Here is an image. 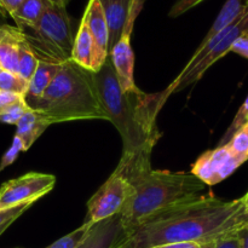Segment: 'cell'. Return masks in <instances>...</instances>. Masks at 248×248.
I'll use <instances>...</instances> for the list:
<instances>
[{
	"label": "cell",
	"instance_id": "18",
	"mask_svg": "<svg viewBox=\"0 0 248 248\" xmlns=\"http://www.w3.org/2000/svg\"><path fill=\"white\" fill-rule=\"evenodd\" d=\"M72 61L77 64L91 70L93 68V41H92L86 23L81 19L79 29L74 38Z\"/></svg>",
	"mask_w": 248,
	"mask_h": 248
},
{
	"label": "cell",
	"instance_id": "25",
	"mask_svg": "<svg viewBox=\"0 0 248 248\" xmlns=\"http://www.w3.org/2000/svg\"><path fill=\"white\" fill-rule=\"evenodd\" d=\"M246 123H248V96L247 98L245 99L241 108H240L239 111L236 113V115H235L234 120L232 121V124H230V126L228 127V130L225 131V133L223 135L222 140H219V145L227 144V143L229 142L230 138L232 137V135Z\"/></svg>",
	"mask_w": 248,
	"mask_h": 248
},
{
	"label": "cell",
	"instance_id": "3",
	"mask_svg": "<svg viewBox=\"0 0 248 248\" xmlns=\"http://www.w3.org/2000/svg\"><path fill=\"white\" fill-rule=\"evenodd\" d=\"M123 174L132 186V193L120 212L124 232L156 213L201 195L206 186L194 174L153 170L152 165L136 167Z\"/></svg>",
	"mask_w": 248,
	"mask_h": 248
},
{
	"label": "cell",
	"instance_id": "36",
	"mask_svg": "<svg viewBox=\"0 0 248 248\" xmlns=\"http://www.w3.org/2000/svg\"><path fill=\"white\" fill-rule=\"evenodd\" d=\"M241 199H242V202H244L245 207H246V210L248 211V193L244 196V198H241Z\"/></svg>",
	"mask_w": 248,
	"mask_h": 248
},
{
	"label": "cell",
	"instance_id": "17",
	"mask_svg": "<svg viewBox=\"0 0 248 248\" xmlns=\"http://www.w3.org/2000/svg\"><path fill=\"white\" fill-rule=\"evenodd\" d=\"M248 10V6L246 5L245 0H227L225 4L223 5L222 10L218 14L217 18L215 19L213 24L211 26L210 31H207V34L205 35L203 40L201 41V44L199 46L205 45L207 41H210L213 36L217 35L218 33L223 31V29L227 28L228 26L232 23L236 18H239L244 12H246Z\"/></svg>",
	"mask_w": 248,
	"mask_h": 248
},
{
	"label": "cell",
	"instance_id": "10",
	"mask_svg": "<svg viewBox=\"0 0 248 248\" xmlns=\"http://www.w3.org/2000/svg\"><path fill=\"white\" fill-rule=\"evenodd\" d=\"M246 160L235 155L227 144L205 152L191 167V174L205 186H216L224 181Z\"/></svg>",
	"mask_w": 248,
	"mask_h": 248
},
{
	"label": "cell",
	"instance_id": "27",
	"mask_svg": "<svg viewBox=\"0 0 248 248\" xmlns=\"http://www.w3.org/2000/svg\"><path fill=\"white\" fill-rule=\"evenodd\" d=\"M29 207H31V205H24L16 208H11V210L0 211V228L4 227V225H11L12 223H14L19 216L23 215Z\"/></svg>",
	"mask_w": 248,
	"mask_h": 248
},
{
	"label": "cell",
	"instance_id": "1",
	"mask_svg": "<svg viewBox=\"0 0 248 248\" xmlns=\"http://www.w3.org/2000/svg\"><path fill=\"white\" fill-rule=\"evenodd\" d=\"M248 225L242 199L225 200L199 195L145 219L124 232L113 248H152L173 242L217 241Z\"/></svg>",
	"mask_w": 248,
	"mask_h": 248
},
{
	"label": "cell",
	"instance_id": "15",
	"mask_svg": "<svg viewBox=\"0 0 248 248\" xmlns=\"http://www.w3.org/2000/svg\"><path fill=\"white\" fill-rule=\"evenodd\" d=\"M99 1L108 23L109 51H110L120 36L132 0H99Z\"/></svg>",
	"mask_w": 248,
	"mask_h": 248
},
{
	"label": "cell",
	"instance_id": "8",
	"mask_svg": "<svg viewBox=\"0 0 248 248\" xmlns=\"http://www.w3.org/2000/svg\"><path fill=\"white\" fill-rule=\"evenodd\" d=\"M143 6L144 0H132L120 36L113 48L109 51V58L113 63L123 91H132L137 89L135 82V53L131 46V36L135 28L136 19L142 11Z\"/></svg>",
	"mask_w": 248,
	"mask_h": 248
},
{
	"label": "cell",
	"instance_id": "20",
	"mask_svg": "<svg viewBox=\"0 0 248 248\" xmlns=\"http://www.w3.org/2000/svg\"><path fill=\"white\" fill-rule=\"evenodd\" d=\"M38 58L35 57L33 51L31 50L29 45L27 44L26 38H24V40L19 45L18 70H17V74L21 78H23L24 80L29 81L31 79V77H33L36 67H38Z\"/></svg>",
	"mask_w": 248,
	"mask_h": 248
},
{
	"label": "cell",
	"instance_id": "12",
	"mask_svg": "<svg viewBox=\"0 0 248 248\" xmlns=\"http://www.w3.org/2000/svg\"><path fill=\"white\" fill-rule=\"evenodd\" d=\"M123 234L120 213L94 223L77 248H113Z\"/></svg>",
	"mask_w": 248,
	"mask_h": 248
},
{
	"label": "cell",
	"instance_id": "13",
	"mask_svg": "<svg viewBox=\"0 0 248 248\" xmlns=\"http://www.w3.org/2000/svg\"><path fill=\"white\" fill-rule=\"evenodd\" d=\"M24 40V31L9 24L0 26V65L2 70L16 73L18 70L19 45Z\"/></svg>",
	"mask_w": 248,
	"mask_h": 248
},
{
	"label": "cell",
	"instance_id": "33",
	"mask_svg": "<svg viewBox=\"0 0 248 248\" xmlns=\"http://www.w3.org/2000/svg\"><path fill=\"white\" fill-rule=\"evenodd\" d=\"M237 239H239L240 248H248V225L237 232Z\"/></svg>",
	"mask_w": 248,
	"mask_h": 248
},
{
	"label": "cell",
	"instance_id": "26",
	"mask_svg": "<svg viewBox=\"0 0 248 248\" xmlns=\"http://www.w3.org/2000/svg\"><path fill=\"white\" fill-rule=\"evenodd\" d=\"M21 152H23V143H22V140L15 135L11 147L5 152L1 160H0V173H1V171H4L6 167H9L10 165L14 164L15 160L18 157L19 153Z\"/></svg>",
	"mask_w": 248,
	"mask_h": 248
},
{
	"label": "cell",
	"instance_id": "34",
	"mask_svg": "<svg viewBox=\"0 0 248 248\" xmlns=\"http://www.w3.org/2000/svg\"><path fill=\"white\" fill-rule=\"evenodd\" d=\"M50 4L56 5V6H62V7H67V5L69 4L70 0H48Z\"/></svg>",
	"mask_w": 248,
	"mask_h": 248
},
{
	"label": "cell",
	"instance_id": "11",
	"mask_svg": "<svg viewBox=\"0 0 248 248\" xmlns=\"http://www.w3.org/2000/svg\"><path fill=\"white\" fill-rule=\"evenodd\" d=\"M82 21L86 23L92 41H93V68L98 72L109 55V29L104 11L99 0H89Z\"/></svg>",
	"mask_w": 248,
	"mask_h": 248
},
{
	"label": "cell",
	"instance_id": "31",
	"mask_svg": "<svg viewBox=\"0 0 248 248\" xmlns=\"http://www.w3.org/2000/svg\"><path fill=\"white\" fill-rule=\"evenodd\" d=\"M230 51L237 53V55H241L242 57L248 60V36H241V38L237 39L234 45L232 46Z\"/></svg>",
	"mask_w": 248,
	"mask_h": 248
},
{
	"label": "cell",
	"instance_id": "30",
	"mask_svg": "<svg viewBox=\"0 0 248 248\" xmlns=\"http://www.w3.org/2000/svg\"><path fill=\"white\" fill-rule=\"evenodd\" d=\"M216 248H240L237 232L236 234L228 235V236L217 240L216 241Z\"/></svg>",
	"mask_w": 248,
	"mask_h": 248
},
{
	"label": "cell",
	"instance_id": "6",
	"mask_svg": "<svg viewBox=\"0 0 248 248\" xmlns=\"http://www.w3.org/2000/svg\"><path fill=\"white\" fill-rule=\"evenodd\" d=\"M241 36H248V10L205 45L199 46L178 77L159 93L161 106L164 107L170 96L199 81L218 60L230 52L232 46Z\"/></svg>",
	"mask_w": 248,
	"mask_h": 248
},
{
	"label": "cell",
	"instance_id": "5",
	"mask_svg": "<svg viewBox=\"0 0 248 248\" xmlns=\"http://www.w3.org/2000/svg\"><path fill=\"white\" fill-rule=\"evenodd\" d=\"M23 31L27 44L40 62L61 65L72 60L75 36L67 7L48 5L36 26Z\"/></svg>",
	"mask_w": 248,
	"mask_h": 248
},
{
	"label": "cell",
	"instance_id": "29",
	"mask_svg": "<svg viewBox=\"0 0 248 248\" xmlns=\"http://www.w3.org/2000/svg\"><path fill=\"white\" fill-rule=\"evenodd\" d=\"M23 97L19 96L17 93H12V92L7 91H0V110L7 108L11 104L16 103L19 99H22Z\"/></svg>",
	"mask_w": 248,
	"mask_h": 248
},
{
	"label": "cell",
	"instance_id": "16",
	"mask_svg": "<svg viewBox=\"0 0 248 248\" xmlns=\"http://www.w3.org/2000/svg\"><path fill=\"white\" fill-rule=\"evenodd\" d=\"M58 68H60V65L57 64L40 62L39 61L38 67H36L31 79L29 80L27 93L23 97L29 108L33 109L36 106V103L40 101L43 94L45 93L46 89H47L48 85L51 84L52 79L55 78Z\"/></svg>",
	"mask_w": 248,
	"mask_h": 248
},
{
	"label": "cell",
	"instance_id": "7",
	"mask_svg": "<svg viewBox=\"0 0 248 248\" xmlns=\"http://www.w3.org/2000/svg\"><path fill=\"white\" fill-rule=\"evenodd\" d=\"M131 193V184L120 170L115 169L87 202V215L84 223L94 224L120 213Z\"/></svg>",
	"mask_w": 248,
	"mask_h": 248
},
{
	"label": "cell",
	"instance_id": "4",
	"mask_svg": "<svg viewBox=\"0 0 248 248\" xmlns=\"http://www.w3.org/2000/svg\"><path fill=\"white\" fill-rule=\"evenodd\" d=\"M31 110L51 124L75 120H108L94 82V73L74 61L60 65L55 78Z\"/></svg>",
	"mask_w": 248,
	"mask_h": 248
},
{
	"label": "cell",
	"instance_id": "24",
	"mask_svg": "<svg viewBox=\"0 0 248 248\" xmlns=\"http://www.w3.org/2000/svg\"><path fill=\"white\" fill-rule=\"evenodd\" d=\"M28 104L26 103L24 98L19 99L16 103L11 104L7 108L0 110V123L7 124V125H17L19 119L29 110Z\"/></svg>",
	"mask_w": 248,
	"mask_h": 248
},
{
	"label": "cell",
	"instance_id": "2",
	"mask_svg": "<svg viewBox=\"0 0 248 248\" xmlns=\"http://www.w3.org/2000/svg\"><path fill=\"white\" fill-rule=\"evenodd\" d=\"M99 99L123 140V156L118 165L121 172L150 165L153 149L161 137L157 114L162 109L160 94H149L140 89L123 91L110 58L94 73Z\"/></svg>",
	"mask_w": 248,
	"mask_h": 248
},
{
	"label": "cell",
	"instance_id": "23",
	"mask_svg": "<svg viewBox=\"0 0 248 248\" xmlns=\"http://www.w3.org/2000/svg\"><path fill=\"white\" fill-rule=\"evenodd\" d=\"M229 149L237 156L248 160V123L239 128L227 143Z\"/></svg>",
	"mask_w": 248,
	"mask_h": 248
},
{
	"label": "cell",
	"instance_id": "35",
	"mask_svg": "<svg viewBox=\"0 0 248 248\" xmlns=\"http://www.w3.org/2000/svg\"><path fill=\"white\" fill-rule=\"evenodd\" d=\"M200 248H216V241L207 242V244H202Z\"/></svg>",
	"mask_w": 248,
	"mask_h": 248
},
{
	"label": "cell",
	"instance_id": "37",
	"mask_svg": "<svg viewBox=\"0 0 248 248\" xmlns=\"http://www.w3.org/2000/svg\"><path fill=\"white\" fill-rule=\"evenodd\" d=\"M9 227H10V225H4V227L0 228V236H1V235L4 234V232H5V230H6Z\"/></svg>",
	"mask_w": 248,
	"mask_h": 248
},
{
	"label": "cell",
	"instance_id": "22",
	"mask_svg": "<svg viewBox=\"0 0 248 248\" xmlns=\"http://www.w3.org/2000/svg\"><path fill=\"white\" fill-rule=\"evenodd\" d=\"M92 225L93 224H90V223H82V225H80L78 229L73 230L68 235L61 237L46 248H77L80 242L85 239Z\"/></svg>",
	"mask_w": 248,
	"mask_h": 248
},
{
	"label": "cell",
	"instance_id": "19",
	"mask_svg": "<svg viewBox=\"0 0 248 248\" xmlns=\"http://www.w3.org/2000/svg\"><path fill=\"white\" fill-rule=\"evenodd\" d=\"M48 5V0H23L11 17L19 29H31L36 26Z\"/></svg>",
	"mask_w": 248,
	"mask_h": 248
},
{
	"label": "cell",
	"instance_id": "21",
	"mask_svg": "<svg viewBox=\"0 0 248 248\" xmlns=\"http://www.w3.org/2000/svg\"><path fill=\"white\" fill-rule=\"evenodd\" d=\"M29 81L24 80L16 73L1 70L0 72V91L12 92L24 97L28 90Z\"/></svg>",
	"mask_w": 248,
	"mask_h": 248
},
{
	"label": "cell",
	"instance_id": "32",
	"mask_svg": "<svg viewBox=\"0 0 248 248\" xmlns=\"http://www.w3.org/2000/svg\"><path fill=\"white\" fill-rule=\"evenodd\" d=\"M201 244L198 242H173V244H165L154 246L152 248H200Z\"/></svg>",
	"mask_w": 248,
	"mask_h": 248
},
{
	"label": "cell",
	"instance_id": "9",
	"mask_svg": "<svg viewBox=\"0 0 248 248\" xmlns=\"http://www.w3.org/2000/svg\"><path fill=\"white\" fill-rule=\"evenodd\" d=\"M55 184V176L36 172L5 182L0 186V211L24 205L31 206L36 200L50 193Z\"/></svg>",
	"mask_w": 248,
	"mask_h": 248
},
{
	"label": "cell",
	"instance_id": "28",
	"mask_svg": "<svg viewBox=\"0 0 248 248\" xmlns=\"http://www.w3.org/2000/svg\"><path fill=\"white\" fill-rule=\"evenodd\" d=\"M201 1H203V0H177L173 4V6L171 7V10H170L169 16L171 18H176V17L182 16L186 11H189L190 9L195 7L196 5L200 4Z\"/></svg>",
	"mask_w": 248,
	"mask_h": 248
},
{
	"label": "cell",
	"instance_id": "14",
	"mask_svg": "<svg viewBox=\"0 0 248 248\" xmlns=\"http://www.w3.org/2000/svg\"><path fill=\"white\" fill-rule=\"evenodd\" d=\"M51 125L52 124L40 111L29 109L16 125V136L23 143V152H27Z\"/></svg>",
	"mask_w": 248,
	"mask_h": 248
}]
</instances>
